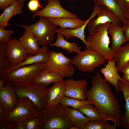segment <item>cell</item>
I'll use <instances>...</instances> for the list:
<instances>
[{
  "mask_svg": "<svg viewBox=\"0 0 129 129\" xmlns=\"http://www.w3.org/2000/svg\"><path fill=\"white\" fill-rule=\"evenodd\" d=\"M40 129H70L72 126L67 116L64 108L59 104L45 107L40 111Z\"/></svg>",
  "mask_w": 129,
  "mask_h": 129,
  "instance_id": "cell-4",
  "label": "cell"
},
{
  "mask_svg": "<svg viewBox=\"0 0 129 129\" xmlns=\"http://www.w3.org/2000/svg\"><path fill=\"white\" fill-rule=\"evenodd\" d=\"M46 18L52 23L59 26L60 28H69L70 29H76L82 26L86 22V21L81 20L78 18H76L68 17Z\"/></svg>",
  "mask_w": 129,
  "mask_h": 129,
  "instance_id": "cell-24",
  "label": "cell"
},
{
  "mask_svg": "<svg viewBox=\"0 0 129 129\" xmlns=\"http://www.w3.org/2000/svg\"><path fill=\"white\" fill-rule=\"evenodd\" d=\"M70 129H80L77 127L72 126L71 127Z\"/></svg>",
  "mask_w": 129,
  "mask_h": 129,
  "instance_id": "cell-46",
  "label": "cell"
},
{
  "mask_svg": "<svg viewBox=\"0 0 129 129\" xmlns=\"http://www.w3.org/2000/svg\"><path fill=\"white\" fill-rule=\"evenodd\" d=\"M49 52L47 46L42 47L37 54L28 55L26 59L21 63L16 66L11 67L7 73L22 66L40 62L46 63L48 59Z\"/></svg>",
  "mask_w": 129,
  "mask_h": 129,
  "instance_id": "cell-21",
  "label": "cell"
},
{
  "mask_svg": "<svg viewBox=\"0 0 129 129\" xmlns=\"http://www.w3.org/2000/svg\"><path fill=\"white\" fill-rule=\"evenodd\" d=\"M40 111L30 99L23 97L19 98L16 106L11 111L7 112L4 120L16 123L23 122L38 115Z\"/></svg>",
  "mask_w": 129,
  "mask_h": 129,
  "instance_id": "cell-9",
  "label": "cell"
},
{
  "mask_svg": "<svg viewBox=\"0 0 129 129\" xmlns=\"http://www.w3.org/2000/svg\"><path fill=\"white\" fill-rule=\"evenodd\" d=\"M125 19H129V11L125 13Z\"/></svg>",
  "mask_w": 129,
  "mask_h": 129,
  "instance_id": "cell-45",
  "label": "cell"
},
{
  "mask_svg": "<svg viewBox=\"0 0 129 129\" xmlns=\"http://www.w3.org/2000/svg\"><path fill=\"white\" fill-rule=\"evenodd\" d=\"M91 88L86 90V98L90 101L106 121H111L117 127L122 125L120 105L108 82L96 72L91 80Z\"/></svg>",
  "mask_w": 129,
  "mask_h": 129,
  "instance_id": "cell-1",
  "label": "cell"
},
{
  "mask_svg": "<svg viewBox=\"0 0 129 129\" xmlns=\"http://www.w3.org/2000/svg\"><path fill=\"white\" fill-rule=\"evenodd\" d=\"M120 71L124 74L129 75V62L126 63L123 66Z\"/></svg>",
  "mask_w": 129,
  "mask_h": 129,
  "instance_id": "cell-41",
  "label": "cell"
},
{
  "mask_svg": "<svg viewBox=\"0 0 129 129\" xmlns=\"http://www.w3.org/2000/svg\"><path fill=\"white\" fill-rule=\"evenodd\" d=\"M41 124V120L38 115L23 122L24 129H40Z\"/></svg>",
  "mask_w": 129,
  "mask_h": 129,
  "instance_id": "cell-33",
  "label": "cell"
},
{
  "mask_svg": "<svg viewBox=\"0 0 129 129\" xmlns=\"http://www.w3.org/2000/svg\"><path fill=\"white\" fill-rule=\"evenodd\" d=\"M0 129H16V123L4 120L0 122Z\"/></svg>",
  "mask_w": 129,
  "mask_h": 129,
  "instance_id": "cell-35",
  "label": "cell"
},
{
  "mask_svg": "<svg viewBox=\"0 0 129 129\" xmlns=\"http://www.w3.org/2000/svg\"><path fill=\"white\" fill-rule=\"evenodd\" d=\"M11 67L6 53V44H0V79L7 73Z\"/></svg>",
  "mask_w": 129,
  "mask_h": 129,
  "instance_id": "cell-29",
  "label": "cell"
},
{
  "mask_svg": "<svg viewBox=\"0 0 129 129\" xmlns=\"http://www.w3.org/2000/svg\"><path fill=\"white\" fill-rule=\"evenodd\" d=\"M121 9L125 12L129 11V0H116Z\"/></svg>",
  "mask_w": 129,
  "mask_h": 129,
  "instance_id": "cell-38",
  "label": "cell"
},
{
  "mask_svg": "<svg viewBox=\"0 0 129 129\" xmlns=\"http://www.w3.org/2000/svg\"><path fill=\"white\" fill-rule=\"evenodd\" d=\"M95 4L105 7L116 15L122 22L125 19V12L120 8L116 0H94Z\"/></svg>",
  "mask_w": 129,
  "mask_h": 129,
  "instance_id": "cell-27",
  "label": "cell"
},
{
  "mask_svg": "<svg viewBox=\"0 0 129 129\" xmlns=\"http://www.w3.org/2000/svg\"><path fill=\"white\" fill-rule=\"evenodd\" d=\"M122 27L125 36L126 42L129 41V19H125Z\"/></svg>",
  "mask_w": 129,
  "mask_h": 129,
  "instance_id": "cell-37",
  "label": "cell"
},
{
  "mask_svg": "<svg viewBox=\"0 0 129 129\" xmlns=\"http://www.w3.org/2000/svg\"><path fill=\"white\" fill-rule=\"evenodd\" d=\"M23 34L19 41L27 53L31 55L37 54L40 49L37 38L27 28L25 29Z\"/></svg>",
  "mask_w": 129,
  "mask_h": 129,
  "instance_id": "cell-19",
  "label": "cell"
},
{
  "mask_svg": "<svg viewBox=\"0 0 129 129\" xmlns=\"http://www.w3.org/2000/svg\"><path fill=\"white\" fill-rule=\"evenodd\" d=\"M118 91L123 93L125 102V112L121 118L122 125L124 129H129V82L123 79L119 80L118 83Z\"/></svg>",
  "mask_w": 129,
  "mask_h": 129,
  "instance_id": "cell-22",
  "label": "cell"
},
{
  "mask_svg": "<svg viewBox=\"0 0 129 129\" xmlns=\"http://www.w3.org/2000/svg\"><path fill=\"white\" fill-rule=\"evenodd\" d=\"M122 78L124 81L128 82H129V75L124 74Z\"/></svg>",
  "mask_w": 129,
  "mask_h": 129,
  "instance_id": "cell-43",
  "label": "cell"
},
{
  "mask_svg": "<svg viewBox=\"0 0 129 129\" xmlns=\"http://www.w3.org/2000/svg\"><path fill=\"white\" fill-rule=\"evenodd\" d=\"M7 112L0 104V122L4 120L5 117Z\"/></svg>",
  "mask_w": 129,
  "mask_h": 129,
  "instance_id": "cell-40",
  "label": "cell"
},
{
  "mask_svg": "<svg viewBox=\"0 0 129 129\" xmlns=\"http://www.w3.org/2000/svg\"><path fill=\"white\" fill-rule=\"evenodd\" d=\"M117 126L114 124H111L103 120L97 121H89L82 129H116Z\"/></svg>",
  "mask_w": 129,
  "mask_h": 129,
  "instance_id": "cell-32",
  "label": "cell"
},
{
  "mask_svg": "<svg viewBox=\"0 0 129 129\" xmlns=\"http://www.w3.org/2000/svg\"><path fill=\"white\" fill-rule=\"evenodd\" d=\"M64 108L67 118L72 126L82 129L90 121L78 109L71 108L68 107Z\"/></svg>",
  "mask_w": 129,
  "mask_h": 129,
  "instance_id": "cell-23",
  "label": "cell"
},
{
  "mask_svg": "<svg viewBox=\"0 0 129 129\" xmlns=\"http://www.w3.org/2000/svg\"><path fill=\"white\" fill-rule=\"evenodd\" d=\"M110 23L108 22L98 26L86 39L89 49H92L103 56L107 61L114 59L116 55L109 46L111 41L108 30Z\"/></svg>",
  "mask_w": 129,
  "mask_h": 129,
  "instance_id": "cell-3",
  "label": "cell"
},
{
  "mask_svg": "<svg viewBox=\"0 0 129 129\" xmlns=\"http://www.w3.org/2000/svg\"><path fill=\"white\" fill-rule=\"evenodd\" d=\"M65 84L64 81L54 83L48 89V99L46 107H50L59 104L64 96Z\"/></svg>",
  "mask_w": 129,
  "mask_h": 129,
  "instance_id": "cell-17",
  "label": "cell"
},
{
  "mask_svg": "<svg viewBox=\"0 0 129 129\" xmlns=\"http://www.w3.org/2000/svg\"><path fill=\"white\" fill-rule=\"evenodd\" d=\"M18 100L14 87L9 83H6L0 89V104L7 112L14 108Z\"/></svg>",
  "mask_w": 129,
  "mask_h": 129,
  "instance_id": "cell-14",
  "label": "cell"
},
{
  "mask_svg": "<svg viewBox=\"0 0 129 129\" xmlns=\"http://www.w3.org/2000/svg\"><path fill=\"white\" fill-rule=\"evenodd\" d=\"M24 0H16L12 5L5 9L0 16V27H9V22L13 16L21 14L23 11Z\"/></svg>",
  "mask_w": 129,
  "mask_h": 129,
  "instance_id": "cell-16",
  "label": "cell"
},
{
  "mask_svg": "<svg viewBox=\"0 0 129 129\" xmlns=\"http://www.w3.org/2000/svg\"><path fill=\"white\" fill-rule=\"evenodd\" d=\"M14 31L11 29L6 30L5 28L0 27V44H5L10 40Z\"/></svg>",
  "mask_w": 129,
  "mask_h": 129,
  "instance_id": "cell-34",
  "label": "cell"
},
{
  "mask_svg": "<svg viewBox=\"0 0 129 129\" xmlns=\"http://www.w3.org/2000/svg\"><path fill=\"white\" fill-rule=\"evenodd\" d=\"M47 86L44 84L33 83L27 87H14V88L18 98H28L40 111L46 107L47 103L48 97Z\"/></svg>",
  "mask_w": 129,
  "mask_h": 129,
  "instance_id": "cell-8",
  "label": "cell"
},
{
  "mask_svg": "<svg viewBox=\"0 0 129 129\" xmlns=\"http://www.w3.org/2000/svg\"><path fill=\"white\" fill-rule=\"evenodd\" d=\"M108 30L112 41L110 49L116 54L122 45L126 42L123 29L122 27L110 23Z\"/></svg>",
  "mask_w": 129,
  "mask_h": 129,
  "instance_id": "cell-18",
  "label": "cell"
},
{
  "mask_svg": "<svg viewBox=\"0 0 129 129\" xmlns=\"http://www.w3.org/2000/svg\"><path fill=\"white\" fill-rule=\"evenodd\" d=\"M16 0H0V8L1 10H4L12 5Z\"/></svg>",
  "mask_w": 129,
  "mask_h": 129,
  "instance_id": "cell-39",
  "label": "cell"
},
{
  "mask_svg": "<svg viewBox=\"0 0 129 129\" xmlns=\"http://www.w3.org/2000/svg\"><path fill=\"white\" fill-rule=\"evenodd\" d=\"M5 83H6V82L4 80L0 79V89L4 87Z\"/></svg>",
  "mask_w": 129,
  "mask_h": 129,
  "instance_id": "cell-44",
  "label": "cell"
},
{
  "mask_svg": "<svg viewBox=\"0 0 129 129\" xmlns=\"http://www.w3.org/2000/svg\"><path fill=\"white\" fill-rule=\"evenodd\" d=\"M96 18H92L87 25L89 34L93 32L98 26L110 22L121 27L122 21L115 14L103 6H100Z\"/></svg>",
  "mask_w": 129,
  "mask_h": 129,
  "instance_id": "cell-11",
  "label": "cell"
},
{
  "mask_svg": "<svg viewBox=\"0 0 129 129\" xmlns=\"http://www.w3.org/2000/svg\"><path fill=\"white\" fill-rule=\"evenodd\" d=\"M46 6L41 10L37 11L33 15L32 18L41 16L46 18H78L76 15L64 9L60 3V0H47Z\"/></svg>",
  "mask_w": 129,
  "mask_h": 129,
  "instance_id": "cell-10",
  "label": "cell"
},
{
  "mask_svg": "<svg viewBox=\"0 0 129 129\" xmlns=\"http://www.w3.org/2000/svg\"><path fill=\"white\" fill-rule=\"evenodd\" d=\"M16 129H24L23 122L16 123Z\"/></svg>",
  "mask_w": 129,
  "mask_h": 129,
  "instance_id": "cell-42",
  "label": "cell"
},
{
  "mask_svg": "<svg viewBox=\"0 0 129 129\" xmlns=\"http://www.w3.org/2000/svg\"><path fill=\"white\" fill-rule=\"evenodd\" d=\"M18 26L30 30L37 38L39 45L42 47L50 46L53 43L58 26L46 18L41 16H39V21L34 24L28 26L23 24Z\"/></svg>",
  "mask_w": 129,
  "mask_h": 129,
  "instance_id": "cell-5",
  "label": "cell"
},
{
  "mask_svg": "<svg viewBox=\"0 0 129 129\" xmlns=\"http://www.w3.org/2000/svg\"><path fill=\"white\" fill-rule=\"evenodd\" d=\"M45 63L40 62L22 66L7 73L1 79L13 87H25L33 84L45 68Z\"/></svg>",
  "mask_w": 129,
  "mask_h": 129,
  "instance_id": "cell-2",
  "label": "cell"
},
{
  "mask_svg": "<svg viewBox=\"0 0 129 129\" xmlns=\"http://www.w3.org/2000/svg\"><path fill=\"white\" fill-rule=\"evenodd\" d=\"M115 58L116 68L118 71H120L123 66L129 62V42L120 48Z\"/></svg>",
  "mask_w": 129,
  "mask_h": 129,
  "instance_id": "cell-28",
  "label": "cell"
},
{
  "mask_svg": "<svg viewBox=\"0 0 129 129\" xmlns=\"http://www.w3.org/2000/svg\"><path fill=\"white\" fill-rule=\"evenodd\" d=\"M107 61L108 63L105 66L101 68L100 71L103 75L106 80L114 87L118 92V81L123 79L118 72L115 58Z\"/></svg>",
  "mask_w": 129,
  "mask_h": 129,
  "instance_id": "cell-15",
  "label": "cell"
},
{
  "mask_svg": "<svg viewBox=\"0 0 129 129\" xmlns=\"http://www.w3.org/2000/svg\"><path fill=\"white\" fill-rule=\"evenodd\" d=\"M57 33V39L51 45V46L62 48L69 53L75 52L78 54L81 51V47L78 46L77 43L67 41L62 35L58 32Z\"/></svg>",
  "mask_w": 129,
  "mask_h": 129,
  "instance_id": "cell-26",
  "label": "cell"
},
{
  "mask_svg": "<svg viewBox=\"0 0 129 129\" xmlns=\"http://www.w3.org/2000/svg\"><path fill=\"white\" fill-rule=\"evenodd\" d=\"M78 109L88 118L90 121L105 120L95 107L91 104H88L82 106Z\"/></svg>",
  "mask_w": 129,
  "mask_h": 129,
  "instance_id": "cell-30",
  "label": "cell"
},
{
  "mask_svg": "<svg viewBox=\"0 0 129 129\" xmlns=\"http://www.w3.org/2000/svg\"><path fill=\"white\" fill-rule=\"evenodd\" d=\"M94 17V15L91 14L89 18L86 20L85 23L81 27L75 29L58 28L57 33H60L67 39L72 38L74 37L78 38L85 44L87 48L89 49L88 44L85 39V30L90 20Z\"/></svg>",
  "mask_w": 129,
  "mask_h": 129,
  "instance_id": "cell-20",
  "label": "cell"
},
{
  "mask_svg": "<svg viewBox=\"0 0 129 129\" xmlns=\"http://www.w3.org/2000/svg\"><path fill=\"white\" fill-rule=\"evenodd\" d=\"M71 61L62 53L50 51L45 68L57 74L63 78H71L75 72V67L71 64Z\"/></svg>",
  "mask_w": 129,
  "mask_h": 129,
  "instance_id": "cell-6",
  "label": "cell"
},
{
  "mask_svg": "<svg viewBox=\"0 0 129 129\" xmlns=\"http://www.w3.org/2000/svg\"><path fill=\"white\" fill-rule=\"evenodd\" d=\"M6 52L12 67L16 66L23 62L28 55L20 42L15 38L11 40L6 44Z\"/></svg>",
  "mask_w": 129,
  "mask_h": 129,
  "instance_id": "cell-12",
  "label": "cell"
},
{
  "mask_svg": "<svg viewBox=\"0 0 129 129\" xmlns=\"http://www.w3.org/2000/svg\"><path fill=\"white\" fill-rule=\"evenodd\" d=\"M27 6L29 10L33 12L37 11L39 8H42L43 7L40 4L39 0H30Z\"/></svg>",
  "mask_w": 129,
  "mask_h": 129,
  "instance_id": "cell-36",
  "label": "cell"
},
{
  "mask_svg": "<svg viewBox=\"0 0 129 129\" xmlns=\"http://www.w3.org/2000/svg\"><path fill=\"white\" fill-rule=\"evenodd\" d=\"M69 1H76V0H68Z\"/></svg>",
  "mask_w": 129,
  "mask_h": 129,
  "instance_id": "cell-47",
  "label": "cell"
},
{
  "mask_svg": "<svg viewBox=\"0 0 129 129\" xmlns=\"http://www.w3.org/2000/svg\"><path fill=\"white\" fill-rule=\"evenodd\" d=\"M64 80L63 78L57 74L45 68L38 76L34 83L44 84L48 86L52 83Z\"/></svg>",
  "mask_w": 129,
  "mask_h": 129,
  "instance_id": "cell-25",
  "label": "cell"
},
{
  "mask_svg": "<svg viewBox=\"0 0 129 129\" xmlns=\"http://www.w3.org/2000/svg\"><path fill=\"white\" fill-rule=\"evenodd\" d=\"M64 96L79 100L85 99V92L88 86L86 79L81 78L75 80L70 78L64 80Z\"/></svg>",
  "mask_w": 129,
  "mask_h": 129,
  "instance_id": "cell-13",
  "label": "cell"
},
{
  "mask_svg": "<svg viewBox=\"0 0 129 129\" xmlns=\"http://www.w3.org/2000/svg\"><path fill=\"white\" fill-rule=\"evenodd\" d=\"M106 61L105 58L94 50L87 48L77 54L71 63L81 72H92Z\"/></svg>",
  "mask_w": 129,
  "mask_h": 129,
  "instance_id": "cell-7",
  "label": "cell"
},
{
  "mask_svg": "<svg viewBox=\"0 0 129 129\" xmlns=\"http://www.w3.org/2000/svg\"><path fill=\"white\" fill-rule=\"evenodd\" d=\"M88 104H91V102L88 100H81L64 96L59 105L65 107H70L72 108L78 109L80 107Z\"/></svg>",
  "mask_w": 129,
  "mask_h": 129,
  "instance_id": "cell-31",
  "label": "cell"
}]
</instances>
